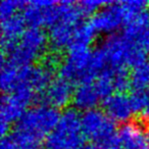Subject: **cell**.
Returning a JSON list of instances; mask_svg holds the SVG:
<instances>
[{
    "label": "cell",
    "instance_id": "1",
    "mask_svg": "<svg viewBox=\"0 0 149 149\" xmlns=\"http://www.w3.org/2000/svg\"><path fill=\"white\" fill-rule=\"evenodd\" d=\"M84 145L81 114L74 107H68L60 113L56 128L43 140L42 149H81Z\"/></svg>",
    "mask_w": 149,
    "mask_h": 149
},
{
    "label": "cell",
    "instance_id": "2",
    "mask_svg": "<svg viewBox=\"0 0 149 149\" xmlns=\"http://www.w3.org/2000/svg\"><path fill=\"white\" fill-rule=\"evenodd\" d=\"M47 47H49L48 34L40 28H28L19 43L2 53L1 60H5L17 68L32 65L39 58L42 59Z\"/></svg>",
    "mask_w": 149,
    "mask_h": 149
},
{
    "label": "cell",
    "instance_id": "3",
    "mask_svg": "<svg viewBox=\"0 0 149 149\" xmlns=\"http://www.w3.org/2000/svg\"><path fill=\"white\" fill-rule=\"evenodd\" d=\"M91 57L90 48L70 45L58 70L59 77L77 85L93 83L98 74L91 66Z\"/></svg>",
    "mask_w": 149,
    "mask_h": 149
},
{
    "label": "cell",
    "instance_id": "4",
    "mask_svg": "<svg viewBox=\"0 0 149 149\" xmlns=\"http://www.w3.org/2000/svg\"><path fill=\"white\" fill-rule=\"evenodd\" d=\"M59 109L46 104H36L28 108L17 123V130L35 136L43 141L58 124L60 118Z\"/></svg>",
    "mask_w": 149,
    "mask_h": 149
},
{
    "label": "cell",
    "instance_id": "5",
    "mask_svg": "<svg viewBox=\"0 0 149 149\" xmlns=\"http://www.w3.org/2000/svg\"><path fill=\"white\" fill-rule=\"evenodd\" d=\"M59 1H25L22 17L29 28H51L60 19Z\"/></svg>",
    "mask_w": 149,
    "mask_h": 149
},
{
    "label": "cell",
    "instance_id": "6",
    "mask_svg": "<svg viewBox=\"0 0 149 149\" xmlns=\"http://www.w3.org/2000/svg\"><path fill=\"white\" fill-rule=\"evenodd\" d=\"M74 84L63 78H55L42 93L38 94L37 104H46L57 109L68 108L74 95Z\"/></svg>",
    "mask_w": 149,
    "mask_h": 149
},
{
    "label": "cell",
    "instance_id": "7",
    "mask_svg": "<svg viewBox=\"0 0 149 149\" xmlns=\"http://www.w3.org/2000/svg\"><path fill=\"white\" fill-rule=\"evenodd\" d=\"M82 133L90 140L97 141L101 137L116 130V123L112 122L105 112L98 108L82 112L81 114Z\"/></svg>",
    "mask_w": 149,
    "mask_h": 149
},
{
    "label": "cell",
    "instance_id": "8",
    "mask_svg": "<svg viewBox=\"0 0 149 149\" xmlns=\"http://www.w3.org/2000/svg\"><path fill=\"white\" fill-rule=\"evenodd\" d=\"M90 24L97 33L114 34L123 24H125V15L120 2L109 1L98 13L90 19Z\"/></svg>",
    "mask_w": 149,
    "mask_h": 149
},
{
    "label": "cell",
    "instance_id": "9",
    "mask_svg": "<svg viewBox=\"0 0 149 149\" xmlns=\"http://www.w3.org/2000/svg\"><path fill=\"white\" fill-rule=\"evenodd\" d=\"M130 42L123 34H110L103 39L100 47L104 51L108 61V68H127L126 60Z\"/></svg>",
    "mask_w": 149,
    "mask_h": 149
},
{
    "label": "cell",
    "instance_id": "10",
    "mask_svg": "<svg viewBox=\"0 0 149 149\" xmlns=\"http://www.w3.org/2000/svg\"><path fill=\"white\" fill-rule=\"evenodd\" d=\"M123 35L127 40L149 52V11H144L127 22Z\"/></svg>",
    "mask_w": 149,
    "mask_h": 149
},
{
    "label": "cell",
    "instance_id": "11",
    "mask_svg": "<svg viewBox=\"0 0 149 149\" xmlns=\"http://www.w3.org/2000/svg\"><path fill=\"white\" fill-rule=\"evenodd\" d=\"M103 111L105 114L116 124H125L131 120L133 116L132 106L129 96L123 93H114L103 100Z\"/></svg>",
    "mask_w": 149,
    "mask_h": 149
},
{
    "label": "cell",
    "instance_id": "12",
    "mask_svg": "<svg viewBox=\"0 0 149 149\" xmlns=\"http://www.w3.org/2000/svg\"><path fill=\"white\" fill-rule=\"evenodd\" d=\"M26 23L22 15H15L4 21H1V50L5 53L11 48H13L22 36L24 35L26 29Z\"/></svg>",
    "mask_w": 149,
    "mask_h": 149
},
{
    "label": "cell",
    "instance_id": "13",
    "mask_svg": "<svg viewBox=\"0 0 149 149\" xmlns=\"http://www.w3.org/2000/svg\"><path fill=\"white\" fill-rule=\"evenodd\" d=\"M118 138L123 149H145L147 147L146 133L140 122L125 123L118 129Z\"/></svg>",
    "mask_w": 149,
    "mask_h": 149
},
{
    "label": "cell",
    "instance_id": "14",
    "mask_svg": "<svg viewBox=\"0 0 149 149\" xmlns=\"http://www.w3.org/2000/svg\"><path fill=\"white\" fill-rule=\"evenodd\" d=\"M74 26L70 24L58 22L48 31V43L51 51L59 53L62 50L68 49L70 44L72 43L74 35Z\"/></svg>",
    "mask_w": 149,
    "mask_h": 149
},
{
    "label": "cell",
    "instance_id": "15",
    "mask_svg": "<svg viewBox=\"0 0 149 149\" xmlns=\"http://www.w3.org/2000/svg\"><path fill=\"white\" fill-rule=\"evenodd\" d=\"M100 97L93 83H83L76 86L72 95V104L78 111L85 112L97 108Z\"/></svg>",
    "mask_w": 149,
    "mask_h": 149
},
{
    "label": "cell",
    "instance_id": "16",
    "mask_svg": "<svg viewBox=\"0 0 149 149\" xmlns=\"http://www.w3.org/2000/svg\"><path fill=\"white\" fill-rule=\"evenodd\" d=\"M42 142L35 136L15 129L1 139L0 149H42Z\"/></svg>",
    "mask_w": 149,
    "mask_h": 149
},
{
    "label": "cell",
    "instance_id": "17",
    "mask_svg": "<svg viewBox=\"0 0 149 149\" xmlns=\"http://www.w3.org/2000/svg\"><path fill=\"white\" fill-rule=\"evenodd\" d=\"M26 110L15 103L8 95H3L0 106V123L13 125L17 123Z\"/></svg>",
    "mask_w": 149,
    "mask_h": 149
},
{
    "label": "cell",
    "instance_id": "18",
    "mask_svg": "<svg viewBox=\"0 0 149 149\" xmlns=\"http://www.w3.org/2000/svg\"><path fill=\"white\" fill-rule=\"evenodd\" d=\"M19 68L5 60H1L0 85L3 95H8L19 85Z\"/></svg>",
    "mask_w": 149,
    "mask_h": 149
},
{
    "label": "cell",
    "instance_id": "19",
    "mask_svg": "<svg viewBox=\"0 0 149 149\" xmlns=\"http://www.w3.org/2000/svg\"><path fill=\"white\" fill-rule=\"evenodd\" d=\"M97 35V32L93 28V26L88 23H81L79 26H77L76 30H74V40L70 45H76V46H81V47H87L90 48L92 43L94 42Z\"/></svg>",
    "mask_w": 149,
    "mask_h": 149
},
{
    "label": "cell",
    "instance_id": "20",
    "mask_svg": "<svg viewBox=\"0 0 149 149\" xmlns=\"http://www.w3.org/2000/svg\"><path fill=\"white\" fill-rule=\"evenodd\" d=\"M94 87L99 95L100 99H106L112 94H114L113 80H112V70L111 68H107L96 78L93 82Z\"/></svg>",
    "mask_w": 149,
    "mask_h": 149
},
{
    "label": "cell",
    "instance_id": "21",
    "mask_svg": "<svg viewBox=\"0 0 149 149\" xmlns=\"http://www.w3.org/2000/svg\"><path fill=\"white\" fill-rule=\"evenodd\" d=\"M120 5L126 24L127 22L135 19L139 15L146 11L149 6V2L145 0H128V1H120Z\"/></svg>",
    "mask_w": 149,
    "mask_h": 149
},
{
    "label": "cell",
    "instance_id": "22",
    "mask_svg": "<svg viewBox=\"0 0 149 149\" xmlns=\"http://www.w3.org/2000/svg\"><path fill=\"white\" fill-rule=\"evenodd\" d=\"M129 99L134 113H138L140 116L149 107V90L134 89L129 95Z\"/></svg>",
    "mask_w": 149,
    "mask_h": 149
},
{
    "label": "cell",
    "instance_id": "23",
    "mask_svg": "<svg viewBox=\"0 0 149 149\" xmlns=\"http://www.w3.org/2000/svg\"><path fill=\"white\" fill-rule=\"evenodd\" d=\"M131 83L134 89H147L149 86V61L133 68Z\"/></svg>",
    "mask_w": 149,
    "mask_h": 149
},
{
    "label": "cell",
    "instance_id": "24",
    "mask_svg": "<svg viewBox=\"0 0 149 149\" xmlns=\"http://www.w3.org/2000/svg\"><path fill=\"white\" fill-rule=\"evenodd\" d=\"M112 70V80L116 93H123L127 92L131 87V72H128V68H118Z\"/></svg>",
    "mask_w": 149,
    "mask_h": 149
},
{
    "label": "cell",
    "instance_id": "25",
    "mask_svg": "<svg viewBox=\"0 0 149 149\" xmlns=\"http://www.w3.org/2000/svg\"><path fill=\"white\" fill-rule=\"evenodd\" d=\"M25 1H15V0H5L0 3V17L4 21L13 15H17V10L23 9Z\"/></svg>",
    "mask_w": 149,
    "mask_h": 149
},
{
    "label": "cell",
    "instance_id": "26",
    "mask_svg": "<svg viewBox=\"0 0 149 149\" xmlns=\"http://www.w3.org/2000/svg\"><path fill=\"white\" fill-rule=\"evenodd\" d=\"M109 1H101V0H84L78 2L80 9L84 17H93L96 13L105 6Z\"/></svg>",
    "mask_w": 149,
    "mask_h": 149
},
{
    "label": "cell",
    "instance_id": "27",
    "mask_svg": "<svg viewBox=\"0 0 149 149\" xmlns=\"http://www.w3.org/2000/svg\"><path fill=\"white\" fill-rule=\"evenodd\" d=\"M81 149H101L100 147H98L96 144L94 143H88V144H85Z\"/></svg>",
    "mask_w": 149,
    "mask_h": 149
},
{
    "label": "cell",
    "instance_id": "28",
    "mask_svg": "<svg viewBox=\"0 0 149 149\" xmlns=\"http://www.w3.org/2000/svg\"><path fill=\"white\" fill-rule=\"evenodd\" d=\"M146 140H147V146L149 147V126H147V129H146Z\"/></svg>",
    "mask_w": 149,
    "mask_h": 149
},
{
    "label": "cell",
    "instance_id": "29",
    "mask_svg": "<svg viewBox=\"0 0 149 149\" xmlns=\"http://www.w3.org/2000/svg\"><path fill=\"white\" fill-rule=\"evenodd\" d=\"M145 149H149V147H146V148H145Z\"/></svg>",
    "mask_w": 149,
    "mask_h": 149
},
{
    "label": "cell",
    "instance_id": "30",
    "mask_svg": "<svg viewBox=\"0 0 149 149\" xmlns=\"http://www.w3.org/2000/svg\"><path fill=\"white\" fill-rule=\"evenodd\" d=\"M118 149H123V148H122V147H120V148H118Z\"/></svg>",
    "mask_w": 149,
    "mask_h": 149
}]
</instances>
